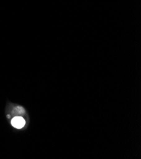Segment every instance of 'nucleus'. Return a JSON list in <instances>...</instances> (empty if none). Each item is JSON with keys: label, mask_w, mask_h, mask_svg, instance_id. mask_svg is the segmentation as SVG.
<instances>
[{"label": "nucleus", "mask_w": 141, "mask_h": 159, "mask_svg": "<svg viewBox=\"0 0 141 159\" xmlns=\"http://www.w3.org/2000/svg\"><path fill=\"white\" fill-rule=\"evenodd\" d=\"M7 117H8V118H10V115H8V116H7Z\"/></svg>", "instance_id": "2"}, {"label": "nucleus", "mask_w": 141, "mask_h": 159, "mask_svg": "<svg viewBox=\"0 0 141 159\" xmlns=\"http://www.w3.org/2000/svg\"><path fill=\"white\" fill-rule=\"evenodd\" d=\"M11 125L17 129H21L25 124V120L22 117H15L11 121Z\"/></svg>", "instance_id": "1"}]
</instances>
